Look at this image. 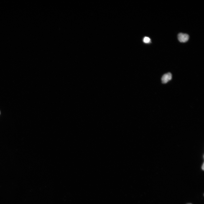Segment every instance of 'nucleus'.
Instances as JSON below:
<instances>
[{"mask_svg":"<svg viewBox=\"0 0 204 204\" xmlns=\"http://www.w3.org/2000/svg\"><path fill=\"white\" fill-rule=\"evenodd\" d=\"M189 38V36L187 34L180 33L178 35V39L181 42H186L188 40Z\"/></svg>","mask_w":204,"mask_h":204,"instance_id":"1","label":"nucleus"},{"mask_svg":"<svg viewBox=\"0 0 204 204\" xmlns=\"http://www.w3.org/2000/svg\"><path fill=\"white\" fill-rule=\"evenodd\" d=\"M172 75L171 73L169 72L163 75L161 80L162 83L165 84L172 80Z\"/></svg>","mask_w":204,"mask_h":204,"instance_id":"2","label":"nucleus"},{"mask_svg":"<svg viewBox=\"0 0 204 204\" xmlns=\"http://www.w3.org/2000/svg\"><path fill=\"white\" fill-rule=\"evenodd\" d=\"M143 41L145 43H148L151 42V39L149 37H146L144 38Z\"/></svg>","mask_w":204,"mask_h":204,"instance_id":"3","label":"nucleus"},{"mask_svg":"<svg viewBox=\"0 0 204 204\" xmlns=\"http://www.w3.org/2000/svg\"><path fill=\"white\" fill-rule=\"evenodd\" d=\"M202 169H203V170H204V163H203V165L202 166Z\"/></svg>","mask_w":204,"mask_h":204,"instance_id":"4","label":"nucleus"},{"mask_svg":"<svg viewBox=\"0 0 204 204\" xmlns=\"http://www.w3.org/2000/svg\"></svg>","mask_w":204,"mask_h":204,"instance_id":"5","label":"nucleus"},{"mask_svg":"<svg viewBox=\"0 0 204 204\" xmlns=\"http://www.w3.org/2000/svg\"></svg>","mask_w":204,"mask_h":204,"instance_id":"6","label":"nucleus"}]
</instances>
